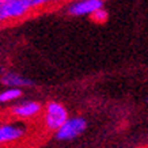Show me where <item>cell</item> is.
Returning a JSON list of instances; mask_svg holds the SVG:
<instances>
[{"label": "cell", "mask_w": 148, "mask_h": 148, "mask_svg": "<svg viewBox=\"0 0 148 148\" xmlns=\"http://www.w3.org/2000/svg\"><path fill=\"white\" fill-rule=\"evenodd\" d=\"M45 121H46V126L50 130H58L68 121L67 109L64 108L61 103L50 102L48 105V108H46Z\"/></svg>", "instance_id": "obj_1"}, {"label": "cell", "mask_w": 148, "mask_h": 148, "mask_svg": "<svg viewBox=\"0 0 148 148\" xmlns=\"http://www.w3.org/2000/svg\"><path fill=\"white\" fill-rule=\"evenodd\" d=\"M87 128V122L82 117L75 118H68V121L64 124L60 129L56 132V139L57 140H72L82 135Z\"/></svg>", "instance_id": "obj_2"}, {"label": "cell", "mask_w": 148, "mask_h": 148, "mask_svg": "<svg viewBox=\"0 0 148 148\" xmlns=\"http://www.w3.org/2000/svg\"><path fill=\"white\" fill-rule=\"evenodd\" d=\"M103 7V0H80L69 7L71 15H88L98 11Z\"/></svg>", "instance_id": "obj_3"}, {"label": "cell", "mask_w": 148, "mask_h": 148, "mask_svg": "<svg viewBox=\"0 0 148 148\" xmlns=\"http://www.w3.org/2000/svg\"><path fill=\"white\" fill-rule=\"evenodd\" d=\"M41 110V105L37 102H26L11 109L12 114L18 117H33Z\"/></svg>", "instance_id": "obj_4"}, {"label": "cell", "mask_w": 148, "mask_h": 148, "mask_svg": "<svg viewBox=\"0 0 148 148\" xmlns=\"http://www.w3.org/2000/svg\"><path fill=\"white\" fill-rule=\"evenodd\" d=\"M23 136V129L14 125H3L0 126V143H8L18 140Z\"/></svg>", "instance_id": "obj_5"}, {"label": "cell", "mask_w": 148, "mask_h": 148, "mask_svg": "<svg viewBox=\"0 0 148 148\" xmlns=\"http://www.w3.org/2000/svg\"><path fill=\"white\" fill-rule=\"evenodd\" d=\"M1 82L7 86H33V82L29 79H25L22 76H18L16 73H5L4 76L1 77Z\"/></svg>", "instance_id": "obj_6"}, {"label": "cell", "mask_w": 148, "mask_h": 148, "mask_svg": "<svg viewBox=\"0 0 148 148\" xmlns=\"http://www.w3.org/2000/svg\"><path fill=\"white\" fill-rule=\"evenodd\" d=\"M21 95H22V91L19 88H8L0 94V102H8V101L19 98Z\"/></svg>", "instance_id": "obj_7"}, {"label": "cell", "mask_w": 148, "mask_h": 148, "mask_svg": "<svg viewBox=\"0 0 148 148\" xmlns=\"http://www.w3.org/2000/svg\"><path fill=\"white\" fill-rule=\"evenodd\" d=\"M108 16H109L108 11H106V10H103V8H101V10H98V11H95V12L91 15V19H92L94 22H97V23H103V22H106V21H108Z\"/></svg>", "instance_id": "obj_8"}, {"label": "cell", "mask_w": 148, "mask_h": 148, "mask_svg": "<svg viewBox=\"0 0 148 148\" xmlns=\"http://www.w3.org/2000/svg\"><path fill=\"white\" fill-rule=\"evenodd\" d=\"M147 101H148V98H147Z\"/></svg>", "instance_id": "obj_9"}]
</instances>
